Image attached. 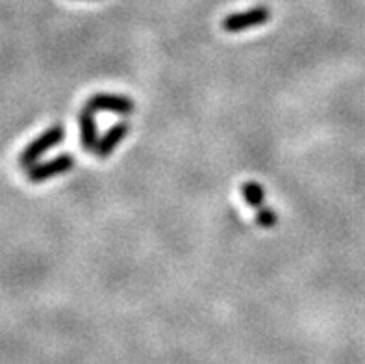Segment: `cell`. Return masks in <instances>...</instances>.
I'll return each mask as SVG.
<instances>
[{
	"mask_svg": "<svg viewBox=\"0 0 365 364\" xmlns=\"http://www.w3.org/2000/svg\"><path fill=\"white\" fill-rule=\"evenodd\" d=\"M85 108L97 112H112V114L128 115L134 112V103L130 97L125 95H112V93H97L91 95L85 103Z\"/></svg>",
	"mask_w": 365,
	"mask_h": 364,
	"instance_id": "277c9868",
	"label": "cell"
},
{
	"mask_svg": "<svg viewBox=\"0 0 365 364\" xmlns=\"http://www.w3.org/2000/svg\"><path fill=\"white\" fill-rule=\"evenodd\" d=\"M78 123L80 140H82L84 149L89 152H97V147H99V128H97V119H95L93 110L84 106V110L80 112Z\"/></svg>",
	"mask_w": 365,
	"mask_h": 364,
	"instance_id": "5b68a950",
	"label": "cell"
},
{
	"mask_svg": "<svg viewBox=\"0 0 365 364\" xmlns=\"http://www.w3.org/2000/svg\"><path fill=\"white\" fill-rule=\"evenodd\" d=\"M65 137V128L61 125H52L48 127L41 136H38L36 140L26 145L23 152L19 155V166L24 167V170H30L32 166H36L43 155L51 149H54L56 145H60Z\"/></svg>",
	"mask_w": 365,
	"mask_h": 364,
	"instance_id": "6da1fadb",
	"label": "cell"
},
{
	"mask_svg": "<svg viewBox=\"0 0 365 364\" xmlns=\"http://www.w3.org/2000/svg\"><path fill=\"white\" fill-rule=\"evenodd\" d=\"M241 195L243 199L247 201L248 207L253 208H262L263 207V201H265V192H263V186L254 182V180H248L241 186Z\"/></svg>",
	"mask_w": 365,
	"mask_h": 364,
	"instance_id": "52a82bcc",
	"label": "cell"
},
{
	"mask_svg": "<svg viewBox=\"0 0 365 364\" xmlns=\"http://www.w3.org/2000/svg\"><path fill=\"white\" fill-rule=\"evenodd\" d=\"M75 167V156L70 155V152H65V155H60L56 158H52V160L41 162V164H36L28 170L26 173V179L33 184H38V182H45L48 179H54V177L65 175L67 171H70Z\"/></svg>",
	"mask_w": 365,
	"mask_h": 364,
	"instance_id": "3957f363",
	"label": "cell"
},
{
	"mask_svg": "<svg viewBox=\"0 0 365 364\" xmlns=\"http://www.w3.org/2000/svg\"><path fill=\"white\" fill-rule=\"evenodd\" d=\"M130 132V125L127 121H119V123L113 125L108 132L104 134L102 140L99 142V147H97V155L100 158H106V156L112 155L115 149H117L119 143L127 137V134Z\"/></svg>",
	"mask_w": 365,
	"mask_h": 364,
	"instance_id": "8992f818",
	"label": "cell"
},
{
	"mask_svg": "<svg viewBox=\"0 0 365 364\" xmlns=\"http://www.w3.org/2000/svg\"><path fill=\"white\" fill-rule=\"evenodd\" d=\"M278 222V216L275 210H271V208H258L256 212V223L260 225V227L263 229H269V227H275Z\"/></svg>",
	"mask_w": 365,
	"mask_h": 364,
	"instance_id": "ba28073f",
	"label": "cell"
},
{
	"mask_svg": "<svg viewBox=\"0 0 365 364\" xmlns=\"http://www.w3.org/2000/svg\"><path fill=\"white\" fill-rule=\"evenodd\" d=\"M271 19V10L267 6H256L247 11H239V14H232L223 19V30L230 33L245 32V30L258 28L265 24L267 21Z\"/></svg>",
	"mask_w": 365,
	"mask_h": 364,
	"instance_id": "7a4b0ae2",
	"label": "cell"
}]
</instances>
